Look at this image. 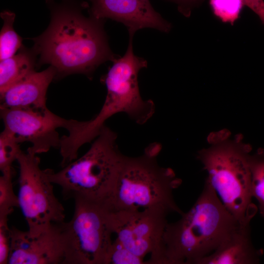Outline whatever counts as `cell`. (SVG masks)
Instances as JSON below:
<instances>
[{"mask_svg":"<svg viewBox=\"0 0 264 264\" xmlns=\"http://www.w3.org/2000/svg\"><path fill=\"white\" fill-rule=\"evenodd\" d=\"M91 15L99 20L110 18L123 23L130 34L152 28L167 32L171 24L152 6L149 0H89Z\"/></svg>","mask_w":264,"mask_h":264,"instance_id":"7c38bea8","label":"cell"},{"mask_svg":"<svg viewBox=\"0 0 264 264\" xmlns=\"http://www.w3.org/2000/svg\"><path fill=\"white\" fill-rule=\"evenodd\" d=\"M0 114L4 128L14 133L20 144L30 143L26 151L36 155L53 148L59 149L61 137L57 130L62 128L67 131L73 120L58 116L48 109H0Z\"/></svg>","mask_w":264,"mask_h":264,"instance_id":"30bf717a","label":"cell"},{"mask_svg":"<svg viewBox=\"0 0 264 264\" xmlns=\"http://www.w3.org/2000/svg\"><path fill=\"white\" fill-rule=\"evenodd\" d=\"M168 214L150 209L113 210L112 220L115 239L133 254L143 259L150 254L151 259L159 251L168 223Z\"/></svg>","mask_w":264,"mask_h":264,"instance_id":"9c48e42d","label":"cell"},{"mask_svg":"<svg viewBox=\"0 0 264 264\" xmlns=\"http://www.w3.org/2000/svg\"><path fill=\"white\" fill-rule=\"evenodd\" d=\"M36 54L32 49H21L14 56L0 60V94L35 71Z\"/></svg>","mask_w":264,"mask_h":264,"instance_id":"9a60e30c","label":"cell"},{"mask_svg":"<svg viewBox=\"0 0 264 264\" xmlns=\"http://www.w3.org/2000/svg\"><path fill=\"white\" fill-rule=\"evenodd\" d=\"M20 143L14 133L4 128L0 134V170L1 173L13 170L12 164L21 151Z\"/></svg>","mask_w":264,"mask_h":264,"instance_id":"ac0fdd59","label":"cell"},{"mask_svg":"<svg viewBox=\"0 0 264 264\" xmlns=\"http://www.w3.org/2000/svg\"><path fill=\"white\" fill-rule=\"evenodd\" d=\"M71 220L61 223L65 242L63 264H105L112 243L113 210L107 203L74 199Z\"/></svg>","mask_w":264,"mask_h":264,"instance_id":"8992f818","label":"cell"},{"mask_svg":"<svg viewBox=\"0 0 264 264\" xmlns=\"http://www.w3.org/2000/svg\"><path fill=\"white\" fill-rule=\"evenodd\" d=\"M117 137L105 125L85 154L56 173L47 169L49 180L61 187L64 198L109 204L125 157Z\"/></svg>","mask_w":264,"mask_h":264,"instance_id":"277c9868","label":"cell"},{"mask_svg":"<svg viewBox=\"0 0 264 264\" xmlns=\"http://www.w3.org/2000/svg\"><path fill=\"white\" fill-rule=\"evenodd\" d=\"M56 75L51 66L42 71L33 72L0 94V109H47V90Z\"/></svg>","mask_w":264,"mask_h":264,"instance_id":"4fadbf2b","label":"cell"},{"mask_svg":"<svg viewBox=\"0 0 264 264\" xmlns=\"http://www.w3.org/2000/svg\"><path fill=\"white\" fill-rule=\"evenodd\" d=\"M20 167V207L28 225L36 231L64 221L65 209L55 197L47 169L42 170L36 155L21 151L17 158Z\"/></svg>","mask_w":264,"mask_h":264,"instance_id":"ba28073f","label":"cell"},{"mask_svg":"<svg viewBox=\"0 0 264 264\" xmlns=\"http://www.w3.org/2000/svg\"><path fill=\"white\" fill-rule=\"evenodd\" d=\"M210 3L216 16L232 24L239 18L244 5L242 0H210Z\"/></svg>","mask_w":264,"mask_h":264,"instance_id":"ffe728a7","label":"cell"},{"mask_svg":"<svg viewBox=\"0 0 264 264\" xmlns=\"http://www.w3.org/2000/svg\"><path fill=\"white\" fill-rule=\"evenodd\" d=\"M51 12L48 27L33 38L39 65L54 67L57 78L72 74L91 77L98 66L114 58L101 22L82 13L76 0H46Z\"/></svg>","mask_w":264,"mask_h":264,"instance_id":"6da1fadb","label":"cell"},{"mask_svg":"<svg viewBox=\"0 0 264 264\" xmlns=\"http://www.w3.org/2000/svg\"><path fill=\"white\" fill-rule=\"evenodd\" d=\"M3 21L0 33V59L2 60L16 54L22 46V39L15 31L14 13L5 11L0 14Z\"/></svg>","mask_w":264,"mask_h":264,"instance_id":"2e32d148","label":"cell"},{"mask_svg":"<svg viewBox=\"0 0 264 264\" xmlns=\"http://www.w3.org/2000/svg\"><path fill=\"white\" fill-rule=\"evenodd\" d=\"M178 5L179 10L183 14L188 15L193 8L198 5L204 0H172Z\"/></svg>","mask_w":264,"mask_h":264,"instance_id":"cb8c5ba5","label":"cell"},{"mask_svg":"<svg viewBox=\"0 0 264 264\" xmlns=\"http://www.w3.org/2000/svg\"><path fill=\"white\" fill-rule=\"evenodd\" d=\"M261 254L252 245L249 225H239L212 253L197 264H253Z\"/></svg>","mask_w":264,"mask_h":264,"instance_id":"5bb4252c","label":"cell"},{"mask_svg":"<svg viewBox=\"0 0 264 264\" xmlns=\"http://www.w3.org/2000/svg\"><path fill=\"white\" fill-rule=\"evenodd\" d=\"M251 172V194L258 202L261 215L264 218V152L249 158Z\"/></svg>","mask_w":264,"mask_h":264,"instance_id":"e0dca14e","label":"cell"},{"mask_svg":"<svg viewBox=\"0 0 264 264\" xmlns=\"http://www.w3.org/2000/svg\"><path fill=\"white\" fill-rule=\"evenodd\" d=\"M133 35L130 34L127 50L124 55L116 59L103 81L107 95L99 112L92 118L93 123L101 127L110 117L125 113L135 123H146L155 112V105L151 100L142 99L138 84L140 70L147 66L146 60L133 52Z\"/></svg>","mask_w":264,"mask_h":264,"instance_id":"52a82bcc","label":"cell"},{"mask_svg":"<svg viewBox=\"0 0 264 264\" xmlns=\"http://www.w3.org/2000/svg\"><path fill=\"white\" fill-rule=\"evenodd\" d=\"M147 264L144 259L133 254L123 247L116 239L112 241L105 264Z\"/></svg>","mask_w":264,"mask_h":264,"instance_id":"44dd1931","label":"cell"},{"mask_svg":"<svg viewBox=\"0 0 264 264\" xmlns=\"http://www.w3.org/2000/svg\"><path fill=\"white\" fill-rule=\"evenodd\" d=\"M8 217H0V264H7L11 242Z\"/></svg>","mask_w":264,"mask_h":264,"instance_id":"7402d4cb","label":"cell"},{"mask_svg":"<svg viewBox=\"0 0 264 264\" xmlns=\"http://www.w3.org/2000/svg\"><path fill=\"white\" fill-rule=\"evenodd\" d=\"M244 5H246L254 12L264 24V0H242Z\"/></svg>","mask_w":264,"mask_h":264,"instance_id":"603a6c76","label":"cell"},{"mask_svg":"<svg viewBox=\"0 0 264 264\" xmlns=\"http://www.w3.org/2000/svg\"><path fill=\"white\" fill-rule=\"evenodd\" d=\"M198 158L207 172L206 180L226 209L241 225H249L258 209L252 201L247 151L225 143L200 151Z\"/></svg>","mask_w":264,"mask_h":264,"instance_id":"5b68a950","label":"cell"},{"mask_svg":"<svg viewBox=\"0 0 264 264\" xmlns=\"http://www.w3.org/2000/svg\"><path fill=\"white\" fill-rule=\"evenodd\" d=\"M161 149V145L154 142L149 144L140 156L125 155L109 202L113 210L154 209L168 214H183L173 194L181 180L172 169L158 163L157 156Z\"/></svg>","mask_w":264,"mask_h":264,"instance_id":"3957f363","label":"cell"},{"mask_svg":"<svg viewBox=\"0 0 264 264\" xmlns=\"http://www.w3.org/2000/svg\"><path fill=\"white\" fill-rule=\"evenodd\" d=\"M14 170L4 172L0 176V217H8L14 208L20 207L18 196L12 183Z\"/></svg>","mask_w":264,"mask_h":264,"instance_id":"d6986e66","label":"cell"},{"mask_svg":"<svg viewBox=\"0 0 264 264\" xmlns=\"http://www.w3.org/2000/svg\"><path fill=\"white\" fill-rule=\"evenodd\" d=\"M181 216L167 223L154 264H197L241 225L206 180L194 205Z\"/></svg>","mask_w":264,"mask_h":264,"instance_id":"7a4b0ae2","label":"cell"},{"mask_svg":"<svg viewBox=\"0 0 264 264\" xmlns=\"http://www.w3.org/2000/svg\"><path fill=\"white\" fill-rule=\"evenodd\" d=\"M8 264H63L65 242L61 223L36 231L11 228Z\"/></svg>","mask_w":264,"mask_h":264,"instance_id":"8fae6325","label":"cell"}]
</instances>
